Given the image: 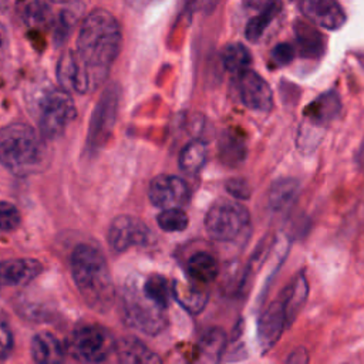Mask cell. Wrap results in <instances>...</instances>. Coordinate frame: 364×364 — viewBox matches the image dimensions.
I'll use <instances>...</instances> for the list:
<instances>
[{"label":"cell","instance_id":"obj_1","mask_svg":"<svg viewBox=\"0 0 364 364\" xmlns=\"http://www.w3.org/2000/svg\"><path fill=\"white\" fill-rule=\"evenodd\" d=\"M121 48V28L117 18L104 9L90 11L80 27L77 54L94 75L102 81Z\"/></svg>","mask_w":364,"mask_h":364},{"label":"cell","instance_id":"obj_2","mask_svg":"<svg viewBox=\"0 0 364 364\" xmlns=\"http://www.w3.org/2000/svg\"><path fill=\"white\" fill-rule=\"evenodd\" d=\"M74 283L85 304L98 313L108 311L115 301V284L105 256L97 247L80 243L70 259Z\"/></svg>","mask_w":364,"mask_h":364},{"label":"cell","instance_id":"obj_3","mask_svg":"<svg viewBox=\"0 0 364 364\" xmlns=\"http://www.w3.org/2000/svg\"><path fill=\"white\" fill-rule=\"evenodd\" d=\"M40 135L27 124L0 128V166L18 176L40 171L46 161V146Z\"/></svg>","mask_w":364,"mask_h":364},{"label":"cell","instance_id":"obj_4","mask_svg":"<svg viewBox=\"0 0 364 364\" xmlns=\"http://www.w3.org/2000/svg\"><path fill=\"white\" fill-rule=\"evenodd\" d=\"M121 316L127 326L155 336L166 326V309L151 300L135 277H128L121 290Z\"/></svg>","mask_w":364,"mask_h":364},{"label":"cell","instance_id":"obj_5","mask_svg":"<svg viewBox=\"0 0 364 364\" xmlns=\"http://www.w3.org/2000/svg\"><path fill=\"white\" fill-rule=\"evenodd\" d=\"M117 340L101 324H84L74 330L68 341L71 355L82 363H102L115 353Z\"/></svg>","mask_w":364,"mask_h":364},{"label":"cell","instance_id":"obj_6","mask_svg":"<svg viewBox=\"0 0 364 364\" xmlns=\"http://www.w3.org/2000/svg\"><path fill=\"white\" fill-rule=\"evenodd\" d=\"M249 220L250 215L243 205L230 199H219L206 212L205 229L213 240L230 242L242 233Z\"/></svg>","mask_w":364,"mask_h":364},{"label":"cell","instance_id":"obj_7","mask_svg":"<svg viewBox=\"0 0 364 364\" xmlns=\"http://www.w3.org/2000/svg\"><path fill=\"white\" fill-rule=\"evenodd\" d=\"M77 109L68 91H47L40 101L38 129L43 138L55 139L64 134L70 122L75 118Z\"/></svg>","mask_w":364,"mask_h":364},{"label":"cell","instance_id":"obj_8","mask_svg":"<svg viewBox=\"0 0 364 364\" xmlns=\"http://www.w3.org/2000/svg\"><path fill=\"white\" fill-rule=\"evenodd\" d=\"M118 101L119 90L115 84H112L102 92L92 112L85 141V148L88 152L95 154L109 139L117 121V111L119 104Z\"/></svg>","mask_w":364,"mask_h":364},{"label":"cell","instance_id":"obj_9","mask_svg":"<svg viewBox=\"0 0 364 364\" xmlns=\"http://www.w3.org/2000/svg\"><path fill=\"white\" fill-rule=\"evenodd\" d=\"M108 243L115 252H125L135 246H149L155 236L145 222L135 216L119 215L109 223Z\"/></svg>","mask_w":364,"mask_h":364},{"label":"cell","instance_id":"obj_10","mask_svg":"<svg viewBox=\"0 0 364 364\" xmlns=\"http://www.w3.org/2000/svg\"><path fill=\"white\" fill-rule=\"evenodd\" d=\"M55 73L58 84L68 92L85 94L100 84V80L73 50H65L60 55Z\"/></svg>","mask_w":364,"mask_h":364},{"label":"cell","instance_id":"obj_11","mask_svg":"<svg viewBox=\"0 0 364 364\" xmlns=\"http://www.w3.org/2000/svg\"><path fill=\"white\" fill-rule=\"evenodd\" d=\"M148 196L152 205L161 209L182 208L191 198L189 188L183 179L175 175H158L149 182Z\"/></svg>","mask_w":364,"mask_h":364},{"label":"cell","instance_id":"obj_12","mask_svg":"<svg viewBox=\"0 0 364 364\" xmlns=\"http://www.w3.org/2000/svg\"><path fill=\"white\" fill-rule=\"evenodd\" d=\"M236 75L242 102L252 111L269 112L273 108V92L267 81L249 68Z\"/></svg>","mask_w":364,"mask_h":364},{"label":"cell","instance_id":"obj_13","mask_svg":"<svg viewBox=\"0 0 364 364\" xmlns=\"http://www.w3.org/2000/svg\"><path fill=\"white\" fill-rule=\"evenodd\" d=\"M301 14L314 26L337 30L346 23V13L336 0H296Z\"/></svg>","mask_w":364,"mask_h":364},{"label":"cell","instance_id":"obj_14","mask_svg":"<svg viewBox=\"0 0 364 364\" xmlns=\"http://www.w3.org/2000/svg\"><path fill=\"white\" fill-rule=\"evenodd\" d=\"M284 327H287L284 309L280 301H274L266 307L257 320V343L263 354L274 347Z\"/></svg>","mask_w":364,"mask_h":364},{"label":"cell","instance_id":"obj_15","mask_svg":"<svg viewBox=\"0 0 364 364\" xmlns=\"http://www.w3.org/2000/svg\"><path fill=\"white\" fill-rule=\"evenodd\" d=\"M43 272V264L37 259L18 257L0 262V286L14 287L28 284Z\"/></svg>","mask_w":364,"mask_h":364},{"label":"cell","instance_id":"obj_16","mask_svg":"<svg viewBox=\"0 0 364 364\" xmlns=\"http://www.w3.org/2000/svg\"><path fill=\"white\" fill-rule=\"evenodd\" d=\"M118 361L125 364H158L161 357L135 336H125L117 341Z\"/></svg>","mask_w":364,"mask_h":364},{"label":"cell","instance_id":"obj_17","mask_svg":"<svg viewBox=\"0 0 364 364\" xmlns=\"http://www.w3.org/2000/svg\"><path fill=\"white\" fill-rule=\"evenodd\" d=\"M341 111V101L336 91H326L314 98L304 109V117L314 125H327Z\"/></svg>","mask_w":364,"mask_h":364},{"label":"cell","instance_id":"obj_18","mask_svg":"<svg viewBox=\"0 0 364 364\" xmlns=\"http://www.w3.org/2000/svg\"><path fill=\"white\" fill-rule=\"evenodd\" d=\"M198 282H185L181 279H175L171 284L172 296L178 301V304L191 314H199L206 303H208V291L200 289Z\"/></svg>","mask_w":364,"mask_h":364},{"label":"cell","instance_id":"obj_19","mask_svg":"<svg viewBox=\"0 0 364 364\" xmlns=\"http://www.w3.org/2000/svg\"><path fill=\"white\" fill-rule=\"evenodd\" d=\"M31 357L38 364H58L64 361L65 350L61 341L51 333H37L31 338Z\"/></svg>","mask_w":364,"mask_h":364},{"label":"cell","instance_id":"obj_20","mask_svg":"<svg viewBox=\"0 0 364 364\" xmlns=\"http://www.w3.org/2000/svg\"><path fill=\"white\" fill-rule=\"evenodd\" d=\"M294 34L297 43V51L304 58H318L326 48L324 36L310 23L304 20H296Z\"/></svg>","mask_w":364,"mask_h":364},{"label":"cell","instance_id":"obj_21","mask_svg":"<svg viewBox=\"0 0 364 364\" xmlns=\"http://www.w3.org/2000/svg\"><path fill=\"white\" fill-rule=\"evenodd\" d=\"M307 296H309L307 280L303 273H299L284 289L282 300H280V303L284 309L287 326H290L294 321V318L303 309V306L307 300Z\"/></svg>","mask_w":364,"mask_h":364},{"label":"cell","instance_id":"obj_22","mask_svg":"<svg viewBox=\"0 0 364 364\" xmlns=\"http://www.w3.org/2000/svg\"><path fill=\"white\" fill-rule=\"evenodd\" d=\"M300 183L294 178H280L274 181L269 191V206L274 212L289 209L297 199Z\"/></svg>","mask_w":364,"mask_h":364},{"label":"cell","instance_id":"obj_23","mask_svg":"<svg viewBox=\"0 0 364 364\" xmlns=\"http://www.w3.org/2000/svg\"><path fill=\"white\" fill-rule=\"evenodd\" d=\"M188 274L192 280L206 284L213 282L219 274V266L216 259L208 252L193 253L186 263Z\"/></svg>","mask_w":364,"mask_h":364},{"label":"cell","instance_id":"obj_24","mask_svg":"<svg viewBox=\"0 0 364 364\" xmlns=\"http://www.w3.org/2000/svg\"><path fill=\"white\" fill-rule=\"evenodd\" d=\"M247 149L243 138L233 131H225L219 138V158L228 166H237L246 158Z\"/></svg>","mask_w":364,"mask_h":364},{"label":"cell","instance_id":"obj_25","mask_svg":"<svg viewBox=\"0 0 364 364\" xmlns=\"http://www.w3.org/2000/svg\"><path fill=\"white\" fill-rule=\"evenodd\" d=\"M84 14V6L81 1L68 3L63 10H60L58 16L54 20V40L57 44L67 40L71 34L73 28L77 26L80 17Z\"/></svg>","mask_w":364,"mask_h":364},{"label":"cell","instance_id":"obj_26","mask_svg":"<svg viewBox=\"0 0 364 364\" xmlns=\"http://www.w3.org/2000/svg\"><path fill=\"white\" fill-rule=\"evenodd\" d=\"M208 161V146L203 141L188 142L179 154V168L188 173L199 172Z\"/></svg>","mask_w":364,"mask_h":364},{"label":"cell","instance_id":"obj_27","mask_svg":"<svg viewBox=\"0 0 364 364\" xmlns=\"http://www.w3.org/2000/svg\"><path fill=\"white\" fill-rule=\"evenodd\" d=\"M222 63H223V67L229 73L236 75L249 68V65L252 63V55L243 44L232 43L223 48Z\"/></svg>","mask_w":364,"mask_h":364},{"label":"cell","instance_id":"obj_28","mask_svg":"<svg viewBox=\"0 0 364 364\" xmlns=\"http://www.w3.org/2000/svg\"><path fill=\"white\" fill-rule=\"evenodd\" d=\"M226 346V334L220 328H210L199 341V353L205 361H219Z\"/></svg>","mask_w":364,"mask_h":364},{"label":"cell","instance_id":"obj_29","mask_svg":"<svg viewBox=\"0 0 364 364\" xmlns=\"http://www.w3.org/2000/svg\"><path fill=\"white\" fill-rule=\"evenodd\" d=\"M145 294L162 309H168L172 289L162 274H151L141 282Z\"/></svg>","mask_w":364,"mask_h":364},{"label":"cell","instance_id":"obj_30","mask_svg":"<svg viewBox=\"0 0 364 364\" xmlns=\"http://www.w3.org/2000/svg\"><path fill=\"white\" fill-rule=\"evenodd\" d=\"M282 13V10H263L257 11V16L252 17L245 28V36L249 41H259L264 31L269 28L272 21Z\"/></svg>","mask_w":364,"mask_h":364},{"label":"cell","instance_id":"obj_31","mask_svg":"<svg viewBox=\"0 0 364 364\" xmlns=\"http://www.w3.org/2000/svg\"><path fill=\"white\" fill-rule=\"evenodd\" d=\"M156 223L165 232H182L186 229L189 219L181 208H168L156 216Z\"/></svg>","mask_w":364,"mask_h":364},{"label":"cell","instance_id":"obj_32","mask_svg":"<svg viewBox=\"0 0 364 364\" xmlns=\"http://www.w3.org/2000/svg\"><path fill=\"white\" fill-rule=\"evenodd\" d=\"M21 17L28 26H44L50 21V7L40 0H27L21 10Z\"/></svg>","mask_w":364,"mask_h":364},{"label":"cell","instance_id":"obj_33","mask_svg":"<svg viewBox=\"0 0 364 364\" xmlns=\"http://www.w3.org/2000/svg\"><path fill=\"white\" fill-rule=\"evenodd\" d=\"M20 212L18 209L6 200H0V230L10 232L18 228L20 225Z\"/></svg>","mask_w":364,"mask_h":364},{"label":"cell","instance_id":"obj_34","mask_svg":"<svg viewBox=\"0 0 364 364\" xmlns=\"http://www.w3.org/2000/svg\"><path fill=\"white\" fill-rule=\"evenodd\" d=\"M14 347V340L9 324L0 318V360L10 357Z\"/></svg>","mask_w":364,"mask_h":364},{"label":"cell","instance_id":"obj_35","mask_svg":"<svg viewBox=\"0 0 364 364\" xmlns=\"http://www.w3.org/2000/svg\"><path fill=\"white\" fill-rule=\"evenodd\" d=\"M294 48L287 43H279L272 50V60L276 63V65H287L294 58Z\"/></svg>","mask_w":364,"mask_h":364},{"label":"cell","instance_id":"obj_36","mask_svg":"<svg viewBox=\"0 0 364 364\" xmlns=\"http://www.w3.org/2000/svg\"><path fill=\"white\" fill-rule=\"evenodd\" d=\"M226 191L235 196L236 199H249L250 198V186L243 178H232L226 182Z\"/></svg>","mask_w":364,"mask_h":364},{"label":"cell","instance_id":"obj_37","mask_svg":"<svg viewBox=\"0 0 364 364\" xmlns=\"http://www.w3.org/2000/svg\"><path fill=\"white\" fill-rule=\"evenodd\" d=\"M245 6L256 10V11H263V10H283L282 0H243Z\"/></svg>","mask_w":364,"mask_h":364},{"label":"cell","instance_id":"obj_38","mask_svg":"<svg viewBox=\"0 0 364 364\" xmlns=\"http://www.w3.org/2000/svg\"><path fill=\"white\" fill-rule=\"evenodd\" d=\"M307 361H309V355L303 348L293 351L291 355L287 358V363H307Z\"/></svg>","mask_w":364,"mask_h":364},{"label":"cell","instance_id":"obj_39","mask_svg":"<svg viewBox=\"0 0 364 364\" xmlns=\"http://www.w3.org/2000/svg\"><path fill=\"white\" fill-rule=\"evenodd\" d=\"M149 0H127L131 7H144Z\"/></svg>","mask_w":364,"mask_h":364},{"label":"cell","instance_id":"obj_40","mask_svg":"<svg viewBox=\"0 0 364 364\" xmlns=\"http://www.w3.org/2000/svg\"><path fill=\"white\" fill-rule=\"evenodd\" d=\"M357 159H358V162H360L361 168L364 169V142H363V144H361V146H360V151H358V156H357Z\"/></svg>","mask_w":364,"mask_h":364},{"label":"cell","instance_id":"obj_41","mask_svg":"<svg viewBox=\"0 0 364 364\" xmlns=\"http://www.w3.org/2000/svg\"><path fill=\"white\" fill-rule=\"evenodd\" d=\"M50 1H53V3H70L71 0H50Z\"/></svg>","mask_w":364,"mask_h":364},{"label":"cell","instance_id":"obj_42","mask_svg":"<svg viewBox=\"0 0 364 364\" xmlns=\"http://www.w3.org/2000/svg\"><path fill=\"white\" fill-rule=\"evenodd\" d=\"M1 44H3V38H1V34H0V47H1Z\"/></svg>","mask_w":364,"mask_h":364}]
</instances>
